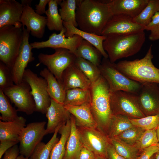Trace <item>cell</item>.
<instances>
[{
    "instance_id": "obj_1",
    "label": "cell",
    "mask_w": 159,
    "mask_h": 159,
    "mask_svg": "<svg viewBox=\"0 0 159 159\" xmlns=\"http://www.w3.org/2000/svg\"><path fill=\"white\" fill-rule=\"evenodd\" d=\"M109 1L77 0L76 20L80 29L101 35L108 22L113 16Z\"/></svg>"
},
{
    "instance_id": "obj_2",
    "label": "cell",
    "mask_w": 159,
    "mask_h": 159,
    "mask_svg": "<svg viewBox=\"0 0 159 159\" xmlns=\"http://www.w3.org/2000/svg\"><path fill=\"white\" fill-rule=\"evenodd\" d=\"M89 90L90 109L97 124V128L108 136L113 116L110 106L111 94L108 84L101 75L97 80L91 83Z\"/></svg>"
},
{
    "instance_id": "obj_3",
    "label": "cell",
    "mask_w": 159,
    "mask_h": 159,
    "mask_svg": "<svg viewBox=\"0 0 159 159\" xmlns=\"http://www.w3.org/2000/svg\"><path fill=\"white\" fill-rule=\"evenodd\" d=\"M103 46L112 63L132 56L141 49L145 39L144 31L128 34H112L105 36Z\"/></svg>"
},
{
    "instance_id": "obj_4",
    "label": "cell",
    "mask_w": 159,
    "mask_h": 159,
    "mask_svg": "<svg viewBox=\"0 0 159 159\" xmlns=\"http://www.w3.org/2000/svg\"><path fill=\"white\" fill-rule=\"evenodd\" d=\"M151 45L145 56L140 59L123 60L115 63L116 68L131 80L141 84H159V69L153 64Z\"/></svg>"
},
{
    "instance_id": "obj_5",
    "label": "cell",
    "mask_w": 159,
    "mask_h": 159,
    "mask_svg": "<svg viewBox=\"0 0 159 159\" xmlns=\"http://www.w3.org/2000/svg\"><path fill=\"white\" fill-rule=\"evenodd\" d=\"M22 28L7 25L0 28V60L11 70L23 40Z\"/></svg>"
},
{
    "instance_id": "obj_6",
    "label": "cell",
    "mask_w": 159,
    "mask_h": 159,
    "mask_svg": "<svg viewBox=\"0 0 159 159\" xmlns=\"http://www.w3.org/2000/svg\"><path fill=\"white\" fill-rule=\"evenodd\" d=\"M98 67L101 75L108 84L110 94L121 91L137 94L140 90L141 84L124 75L108 58H103Z\"/></svg>"
},
{
    "instance_id": "obj_7",
    "label": "cell",
    "mask_w": 159,
    "mask_h": 159,
    "mask_svg": "<svg viewBox=\"0 0 159 159\" xmlns=\"http://www.w3.org/2000/svg\"><path fill=\"white\" fill-rule=\"evenodd\" d=\"M110 103L113 115L132 119L145 116L140 109L136 94L121 91L111 93Z\"/></svg>"
},
{
    "instance_id": "obj_8",
    "label": "cell",
    "mask_w": 159,
    "mask_h": 159,
    "mask_svg": "<svg viewBox=\"0 0 159 159\" xmlns=\"http://www.w3.org/2000/svg\"><path fill=\"white\" fill-rule=\"evenodd\" d=\"M54 50V53L51 54L40 53L38 58L40 63L47 67L61 85L64 72L69 66L74 63L77 57L66 49L58 48Z\"/></svg>"
},
{
    "instance_id": "obj_9",
    "label": "cell",
    "mask_w": 159,
    "mask_h": 159,
    "mask_svg": "<svg viewBox=\"0 0 159 159\" xmlns=\"http://www.w3.org/2000/svg\"><path fill=\"white\" fill-rule=\"evenodd\" d=\"M77 127L82 146L95 155L107 159V150L110 144V138L108 136L97 128Z\"/></svg>"
},
{
    "instance_id": "obj_10",
    "label": "cell",
    "mask_w": 159,
    "mask_h": 159,
    "mask_svg": "<svg viewBox=\"0 0 159 159\" xmlns=\"http://www.w3.org/2000/svg\"><path fill=\"white\" fill-rule=\"evenodd\" d=\"M23 80L30 87L31 93L35 104L36 111L46 114L51 102V98L47 90L46 80L43 77H39L29 69H26Z\"/></svg>"
},
{
    "instance_id": "obj_11",
    "label": "cell",
    "mask_w": 159,
    "mask_h": 159,
    "mask_svg": "<svg viewBox=\"0 0 159 159\" xmlns=\"http://www.w3.org/2000/svg\"><path fill=\"white\" fill-rule=\"evenodd\" d=\"M31 88L25 81L14 84L2 90L17 108V111L30 115L36 111L35 104L31 93Z\"/></svg>"
},
{
    "instance_id": "obj_12",
    "label": "cell",
    "mask_w": 159,
    "mask_h": 159,
    "mask_svg": "<svg viewBox=\"0 0 159 159\" xmlns=\"http://www.w3.org/2000/svg\"><path fill=\"white\" fill-rule=\"evenodd\" d=\"M45 121L31 122L24 128L19 140V153L29 158L37 145L47 135Z\"/></svg>"
},
{
    "instance_id": "obj_13",
    "label": "cell",
    "mask_w": 159,
    "mask_h": 159,
    "mask_svg": "<svg viewBox=\"0 0 159 159\" xmlns=\"http://www.w3.org/2000/svg\"><path fill=\"white\" fill-rule=\"evenodd\" d=\"M153 83L141 84L136 94L139 105L145 116L159 115V86Z\"/></svg>"
},
{
    "instance_id": "obj_14",
    "label": "cell",
    "mask_w": 159,
    "mask_h": 159,
    "mask_svg": "<svg viewBox=\"0 0 159 159\" xmlns=\"http://www.w3.org/2000/svg\"><path fill=\"white\" fill-rule=\"evenodd\" d=\"M23 30V40L18 56L11 69L13 81L16 85L21 83L23 81L26 68L29 63L34 60L32 49L29 43V32L25 27Z\"/></svg>"
},
{
    "instance_id": "obj_15",
    "label": "cell",
    "mask_w": 159,
    "mask_h": 159,
    "mask_svg": "<svg viewBox=\"0 0 159 159\" xmlns=\"http://www.w3.org/2000/svg\"><path fill=\"white\" fill-rule=\"evenodd\" d=\"M66 31V29L64 27L59 34L52 33L47 40L35 42L30 43V45L32 48L37 49L45 48L54 49L58 48L66 49L74 54L83 39L76 34L66 37L65 35Z\"/></svg>"
},
{
    "instance_id": "obj_16",
    "label": "cell",
    "mask_w": 159,
    "mask_h": 159,
    "mask_svg": "<svg viewBox=\"0 0 159 159\" xmlns=\"http://www.w3.org/2000/svg\"><path fill=\"white\" fill-rule=\"evenodd\" d=\"M127 15H113L103 29L101 35L112 34H125L144 31L145 27L135 22Z\"/></svg>"
},
{
    "instance_id": "obj_17",
    "label": "cell",
    "mask_w": 159,
    "mask_h": 159,
    "mask_svg": "<svg viewBox=\"0 0 159 159\" xmlns=\"http://www.w3.org/2000/svg\"><path fill=\"white\" fill-rule=\"evenodd\" d=\"M23 6L15 0H0V28L7 25L22 28Z\"/></svg>"
},
{
    "instance_id": "obj_18",
    "label": "cell",
    "mask_w": 159,
    "mask_h": 159,
    "mask_svg": "<svg viewBox=\"0 0 159 159\" xmlns=\"http://www.w3.org/2000/svg\"><path fill=\"white\" fill-rule=\"evenodd\" d=\"M21 21L22 28L25 26L33 36L38 38L43 37L47 23V17L37 14L31 6H23Z\"/></svg>"
},
{
    "instance_id": "obj_19",
    "label": "cell",
    "mask_w": 159,
    "mask_h": 159,
    "mask_svg": "<svg viewBox=\"0 0 159 159\" xmlns=\"http://www.w3.org/2000/svg\"><path fill=\"white\" fill-rule=\"evenodd\" d=\"M45 114L48 120L47 134L54 133L57 127L66 123L71 115L63 104L51 99V104Z\"/></svg>"
},
{
    "instance_id": "obj_20",
    "label": "cell",
    "mask_w": 159,
    "mask_h": 159,
    "mask_svg": "<svg viewBox=\"0 0 159 159\" xmlns=\"http://www.w3.org/2000/svg\"><path fill=\"white\" fill-rule=\"evenodd\" d=\"M149 0H112L108 4L113 15L125 14L133 18L137 16L147 5Z\"/></svg>"
},
{
    "instance_id": "obj_21",
    "label": "cell",
    "mask_w": 159,
    "mask_h": 159,
    "mask_svg": "<svg viewBox=\"0 0 159 159\" xmlns=\"http://www.w3.org/2000/svg\"><path fill=\"white\" fill-rule=\"evenodd\" d=\"M91 83L74 63L69 66L62 75L61 85L65 91L75 88L89 89Z\"/></svg>"
},
{
    "instance_id": "obj_22",
    "label": "cell",
    "mask_w": 159,
    "mask_h": 159,
    "mask_svg": "<svg viewBox=\"0 0 159 159\" xmlns=\"http://www.w3.org/2000/svg\"><path fill=\"white\" fill-rule=\"evenodd\" d=\"M64 106L74 117L77 126L97 128V124L91 111L90 103H86L78 106L69 105H64Z\"/></svg>"
},
{
    "instance_id": "obj_23",
    "label": "cell",
    "mask_w": 159,
    "mask_h": 159,
    "mask_svg": "<svg viewBox=\"0 0 159 159\" xmlns=\"http://www.w3.org/2000/svg\"><path fill=\"white\" fill-rule=\"evenodd\" d=\"M26 119L19 116L16 120L9 122L0 120V141H15L19 142L22 131L26 126Z\"/></svg>"
},
{
    "instance_id": "obj_24",
    "label": "cell",
    "mask_w": 159,
    "mask_h": 159,
    "mask_svg": "<svg viewBox=\"0 0 159 159\" xmlns=\"http://www.w3.org/2000/svg\"><path fill=\"white\" fill-rule=\"evenodd\" d=\"M63 23L66 29L65 34L66 37H71L75 34L78 35L97 48L100 52L103 58H108V55L103 46V42L106 38L105 36L95 35L85 32L69 23L63 21Z\"/></svg>"
},
{
    "instance_id": "obj_25",
    "label": "cell",
    "mask_w": 159,
    "mask_h": 159,
    "mask_svg": "<svg viewBox=\"0 0 159 159\" xmlns=\"http://www.w3.org/2000/svg\"><path fill=\"white\" fill-rule=\"evenodd\" d=\"M40 75L47 82V90L51 98L63 104L65 91L53 74L47 68H44L41 71Z\"/></svg>"
},
{
    "instance_id": "obj_26",
    "label": "cell",
    "mask_w": 159,
    "mask_h": 159,
    "mask_svg": "<svg viewBox=\"0 0 159 159\" xmlns=\"http://www.w3.org/2000/svg\"><path fill=\"white\" fill-rule=\"evenodd\" d=\"M71 131L67 140L63 159H77L82 146L80 140L74 117H71Z\"/></svg>"
},
{
    "instance_id": "obj_27",
    "label": "cell",
    "mask_w": 159,
    "mask_h": 159,
    "mask_svg": "<svg viewBox=\"0 0 159 159\" xmlns=\"http://www.w3.org/2000/svg\"><path fill=\"white\" fill-rule=\"evenodd\" d=\"M74 54L77 57L85 59L97 67H99L101 63L102 56L97 48L84 39Z\"/></svg>"
},
{
    "instance_id": "obj_28",
    "label": "cell",
    "mask_w": 159,
    "mask_h": 159,
    "mask_svg": "<svg viewBox=\"0 0 159 159\" xmlns=\"http://www.w3.org/2000/svg\"><path fill=\"white\" fill-rule=\"evenodd\" d=\"M62 0H50L45 14L47 15V26L50 30L61 31L64 27L63 21L58 12V5Z\"/></svg>"
},
{
    "instance_id": "obj_29",
    "label": "cell",
    "mask_w": 159,
    "mask_h": 159,
    "mask_svg": "<svg viewBox=\"0 0 159 159\" xmlns=\"http://www.w3.org/2000/svg\"><path fill=\"white\" fill-rule=\"evenodd\" d=\"M71 125L70 118L59 128L58 132L61 135V137L52 150L50 159H63L65 153L66 142L70 132Z\"/></svg>"
},
{
    "instance_id": "obj_30",
    "label": "cell",
    "mask_w": 159,
    "mask_h": 159,
    "mask_svg": "<svg viewBox=\"0 0 159 159\" xmlns=\"http://www.w3.org/2000/svg\"><path fill=\"white\" fill-rule=\"evenodd\" d=\"M90 90L75 88L65 91L63 104L78 106L90 103Z\"/></svg>"
},
{
    "instance_id": "obj_31",
    "label": "cell",
    "mask_w": 159,
    "mask_h": 159,
    "mask_svg": "<svg viewBox=\"0 0 159 159\" xmlns=\"http://www.w3.org/2000/svg\"><path fill=\"white\" fill-rule=\"evenodd\" d=\"M61 126L56 128L52 137L47 143H45L41 142L37 145L29 159H50L52 150L59 140L57 135Z\"/></svg>"
},
{
    "instance_id": "obj_32",
    "label": "cell",
    "mask_w": 159,
    "mask_h": 159,
    "mask_svg": "<svg viewBox=\"0 0 159 159\" xmlns=\"http://www.w3.org/2000/svg\"><path fill=\"white\" fill-rule=\"evenodd\" d=\"M133 126L128 117L121 115H113L108 136L110 138H115L124 131Z\"/></svg>"
},
{
    "instance_id": "obj_33",
    "label": "cell",
    "mask_w": 159,
    "mask_h": 159,
    "mask_svg": "<svg viewBox=\"0 0 159 159\" xmlns=\"http://www.w3.org/2000/svg\"><path fill=\"white\" fill-rule=\"evenodd\" d=\"M77 0H63L59 4V14L63 21L78 26L76 20Z\"/></svg>"
},
{
    "instance_id": "obj_34",
    "label": "cell",
    "mask_w": 159,
    "mask_h": 159,
    "mask_svg": "<svg viewBox=\"0 0 159 159\" xmlns=\"http://www.w3.org/2000/svg\"><path fill=\"white\" fill-rule=\"evenodd\" d=\"M159 11V0H149L145 7L134 21L145 27L150 22L153 16Z\"/></svg>"
},
{
    "instance_id": "obj_35",
    "label": "cell",
    "mask_w": 159,
    "mask_h": 159,
    "mask_svg": "<svg viewBox=\"0 0 159 159\" xmlns=\"http://www.w3.org/2000/svg\"><path fill=\"white\" fill-rule=\"evenodd\" d=\"M74 64L91 83L96 81L101 76L98 67L85 59L77 57Z\"/></svg>"
},
{
    "instance_id": "obj_36",
    "label": "cell",
    "mask_w": 159,
    "mask_h": 159,
    "mask_svg": "<svg viewBox=\"0 0 159 159\" xmlns=\"http://www.w3.org/2000/svg\"><path fill=\"white\" fill-rule=\"evenodd\" d=\"M111 144L116 151L126 159H137L141 153L134 145L125 143L115 138H110Z\"/></svg>"
},
{
    "instance_id": "obj_37",
    "label": "cell",
    "mask_w": 159,
    "mask_h": 159,
    "mask_svg": "<svg viewBox=\"0 0 159 159\" xmlns=\"http://www.w3.org/2000/svg\"><path fill=\"white\" fill-rule=\"evenodd\" d=\"M7 97L2 90L0 89V120L4 122L14 120L19 117L17 110L11 105Z\"/></svg>"
},
{
    "instance_id": "obj_38",
    "label": "cell",
    "mask_w": 159,
    "mask_h": 159,
    "mask_svg": "<svg viewBox=\"0 0 159 159\" xmlns=\"http://www.w3.org/2000/svg\"><path fill=\"white\" fill-rule=\"evenodd\" d=\"M156 129L145 130L134 145L140 153L145 148L158 143Z\"/></svg>"
},
{
    "instance_id": "obj_39",
    "label": "cell",
    "mask_w": 159,
    "mask_h": 159,
    "mask_svg": "<svg viewBox=\"0 0 159 159\" xmlns=\"http://www.w3.org/2000/svg\"><path fill=\"white\" fill-rule=\"evenodd\" d=\"M145 130L133 126L121 133L115 138L131 145H134Z\"/></svg>"
},
{
    "instance_id": "obj_40",
    "label": "cell",
    "mask_w": 159,
    "mask_h": 159,
    "mask_svg": "<svg viewBox=\"0 0 159 159\" xmlns=\"http://www.w3.org/2000/svg\"><path fill=\"white\" fill-rule=\"evenodd\" d=\"M133 126L145 130L156 129L159 124V115L137 118H129Z\"/></svg>"
},
{
    "instance_id": "obj_41",
    "label": "cell",
    "mask_w": 159,
    "mask_h": 159,
    "mask_svg": "<svg viewBox=\"0 0 159 159\" xmlns=\"http://www.w3.org/2000/svg\"><path fill=\"white\" fill-rule=\"evenodd\" d=\"M11 70L2 62H0V89L2 90L14 84Z\"/></svg>"
},
{
    "instance_id": "obj_42",
    "label": "cell",
    "mask_w": 159,
    "mask_h": 159,
    "mask_svg": "<svg viewBox=\"0 0 159 159\" xmlns=\"http://www.w3.org/2000/svg\"><path fill=\"white\" fill-rule=\"evenodd\" d=\"M145 30L150 32L149 37L150 40H159V11L153 16L150 22L145 27Z\"/></svg>"
},
{
    "instance_id": "obj_43",
    "label": "cell",
    "mask_w": 159,
    "mask_h": 159,
    "mask_svg": "<svg viewBox=\"0 0 159 159\" xmlns=\"http://www.w3.org/2000/svg\"><path fill=\"white\" fill-rule=\"evenodd\" d=\"M159 150L156 145H153L144 149L137 159H151L155 154Z\"/></svg>"
},
{
    "instance_id": "obj_44",
    "label": "cell",
    "mask_w": 159,
    "mask_h": 159,
    "mask_svg": "<svg viewBox=\"0 0 159 159\" xmlns=\"http://www.w3.org/2000/svg\"><path fill=\"white\" fill-rule=\"evenodd\" d=\"M19 154V146L16 144L5 152L3 159H16Z\"/></svg>"
},
{
    "instance_id": "obj_45",
    "label": "cell",
    "mask_w": 159,
    "mask_h": 159,
    "mask_svg": "<svg viewBox=\"0 0 159 159\" xmlns=\"http://www.w3.org/2000/svg\"><path fill=\"white\" fill-rule=\"evenodd\" d=\"M19 142L12 140H6L0 142V159L2 158L5 152L10 148L17 144Z\"/></svg>"
},
{
    "instance_id": "obj_46",
    "label": "cell",
    "mask_w": 159,
    "mask_h": 159,
    "mask_svg": "<svg viewBox=\"0 0 159 159\" xmlns=\"http://www.w3.org/2000/svg\"><path fill=\"white\" fill-rule=\"evenodd\" d=\"M95 155L93 152L82 147L77 159H95Z\"/></svg>"
},
{
    "instance_id": "obj_47",
    "label": "cell",
    "mask_w": 159,
    "mask_h": 159,
    "mask_svg": "<svg viewBox=\"0 0 159 159\" xmlns=\"http://www.w3.org/2000/svg\"><path fill=\"white\" fill-rule=\"evenodd\" d=\"M50 0H40L38 4L35 5V11L37 14L41 15L45 14L46 11V6L48 4Z\"/></svg>"
},
{
    "instance_id": "obj_48",
    "label": "cell",
    "mask_w": 159,
    "mask_h": 159,
    "mask_svg": "<svg viewBox=\"0 0 159 159\" xmlns=\"http://www.w3.org/2000/svg\"><path fill=\"white\" fill-rule=\"evenodd\" d=\"M107 159H126L119 155L111 144L107 150Z\"/></svg>"
},
{
    "instance_id": "obj_49",
    "label": "cell",
    "mask_w": 159,
    "mask_h": 159,
    "mask_svg": "<svg viewBox=\"0 0 159 159\" xmlns=\"http://www.w3.org/2000/svg\"><path fill=\"white\" fill-rule=\"evenodd\" d=\"M32 1V0H22L21 3L23 6H31Z\"/></svg>"
},
{
    "instance_id": "obj_50",
    "label": "cell",
    "mask_w": 159,
    "mask_h": 159,
    "mask_svg": "<svg viewBox=\"0 0 159 159\" xmlns=\"http://www.w3.org/2000/svg\"><path fill=\"white\" fill-rule=\"evenodd\" d=\"M156 131L157 132L158 143H159V124H158V126H157L156 129Z\"/></svg>"
},
{
    "instance_id": "obj_51",
    "label": "cell",
    "mask_w": 159,
    "mask_h": 159,
    "mask_svg": "<svg viewBox=\"0 0 159 159\" xmlns=\"http://www.w3.org/2000/svg\"><path fill=\"white\" fill-rule=\"evenodd\" d=\"M16 159H29V158H26L23 155H20L17 157Z\"/></svg>"
},
{
    "instance_id": "obj_52",
    "label": "cell",
    "mask_w": 159,
    "mask_h": 159,
    "mask_svg": "<svg viewBox=\"0 0 159 159\" xmlns=\"http://www.w3.org/2000/svg\"><path fill=\"white\" fill-rule=\"evenodd\" d=\"M155 159H159V150L154 155Z\"/></svg>"
},
{
    "instance_id": "obj_53",
    "label": "cell",
    "mask_w": 159,
    "mask_h": 159,
    "mask_svg": "<svg viewBox=\"0 0 159 159\" xmlns=\"http://www.w3.org/2000/svg\"><path fill=\"white\" fill-rule=\"evenodd\" d=\"M95 159H107L105 158L95 155Z\"/></svg>"
},
{
    "instance_id": "obj_54",
    "label": "cell",
    "mask_w": 159,
    "mask_h": 159,
    "mask_svg": "<svg viewBox=\"0 0 159 159\" xmlns=\"http://www.w3.org/2000/svg\"><path fill=\"white\" fill-rule=\"evenodd\" d=\"M156 145L159 148V143H158L157 144H156Z\"/></svg>"
},
{
    "instance_id": "obj_55",
    "label": "cell",
    "mask_w": 159,
    "mask_h": 159,
    "mask_svg": "<svg viewBox=\"0 0 159 159\" xmlns=\"http://www.w3.org/2000/svg\"><path fill=\"white\" fill-rule=\"evenodd\" d=\"M151 159H155L154 155L151 158Z\"/></svg>"
}]
</instances>
